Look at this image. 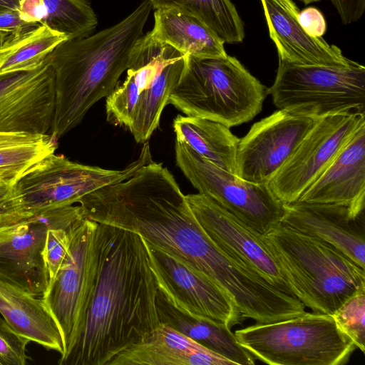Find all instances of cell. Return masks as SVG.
Instances as JSON below:
<instances>
[{"label":"cell","instance_id":"6da1fadb","mask_svg":"<svg viewBox=\"0 0 365 365\" xmlns=\"http://www.w3.org/2000/svg\"><path fill=\"white\" fill-rule=\"evenodd\" d=\"M78 203L86 218L140 235L220 287L237 272L238 261L207 235L161 163L152 160L130 178L99 188Z\"/></svg>","mask_w":365,"mask_h":365},{"label":"cell","instance_id":"7a4b0ae2","mask_svg":"<svg viewBox=\"0 0 365 365\" xmlns=\"http://www.w3.org/2000/svg\"><path fill=\"white\" fill-rule=\"evenodd\" d=\"M98 269L80 334L60 365H107L160 324L145 240L98 223Z\"/></svg>","mask_w":365,"mask_h":365},{"label":"cell","instance_id":"3957f363","mask_svg":"<svg viewBox=\"0 0 365 365\" xmlns=\"http://www.w3.org/2000/svg\"><path fill=\"white\" fill-rule=\"evenodd\" d=\"M143 0L115 25L80 39L66 41L50 54L55 80L51 135L58 139L77 126L90 108L115 88L132 64L152 10Z\"/></svg>","mask_w":365,"mask_h":365},{"label":"cell","instance_id":"277c9868","mask_svg":"<svg viewBox=\"0 0 365 365\" xmlns=\"http://www.w3.org/2000/svg\"><path fill=\"white\" fill-rule=\"evenodd\" d=\"M263 238L294 297L313 312L332 314L365 289L364 269L333 246L282 223Z\"/></svg>","mask_w":365,"mask_h":365},{"label":"cell","instance_id":"5b68a950","mask_svg":"<svg viewBox=\"0 0 365 365\" xmlns=\"http://www.w3.org/2000/svg\"><path fill=\"white\" fill-rule=\"evenodd\" d=\"M267 95V88L234 56L199 59L186 55L168 103L185 115L231 128L252 120Z\"/></svg>","mask_w":365,"mask_h":365},{"label":"cell","instance_id":"8992f818","mask_svg":"<svg viewBox=\"0 0 365 365\" xmlns=\"http://www.w3.org/2000/svg\"><path fill=\"white\" fill-rule=\"evenodd\" d=\"M186 55L150 32L137 44L126 77L106 98L107 120L127 128L145 143L158 128L161 114L185 64Z\"/></svg>","mask_w":365,"mask_h":365},{"label":"cell","instance_id":"52a82bcc","mask_svg":"<svg viewBox=\"0 0 365 365\" xmlns=\"http://www.w3.org/2000/svg\"><path fill=\"white\" fill-rule=\"evenodd\" d=\"M235 334L255 359L271 365H344L356 348L332 314L313 312L257 322Z\"/></svg>","mask_w":365,"mask_h":365},{"label":"cell","instance_id":"ba28073f","mask_svg":"<svg viewBox=\"0 0 365 365\" xmlns=\"http://www.w3.org/2000/svg\"><path fill=\"white\" fill-rule=\"evenodd\" d=\"M278 109L322 118L365 113V67L295 65L279 61L273 84L267 88Z\"/></svg>","mask_w":365,"mask_h":365},{"label":"cell","instance_id":"9c48e42d","mask_svg":"<svg viewBox=\"0 0 365 365\" xmlns=\"http://www.w3.org/2000/svg\"><path fill=\"white\" fill-rule=\"evenodd\" d=\"M152 160L147 141L139 157L122 170L83 165L53 153L29 168L12 187L25 211L33 215L73 205L99 188L130 178Z\"/></svg>","mask_w":365,"mask_h":365},{"label":"cell","instance_id":"30bf717a","mask_svg":"<svg viewBox=\"0 0 365 365\" xmlns=\"http://www.w3.org/2000/svg\"><path fill=\"white\" fill-rule=\"evenodd\" d=\"M176 164L193 187L247 226L265 235L281 222L283 204L268 184L243 180L210 162L184 141L175 143Z\"/></svg>","mask_w":365,"mask_h":365},{"label":"cell","instance_id":"8fae6325","mask_svg":"<svg viewBox=\"0 0 365 365\" xmlns=\"http://www.w3.org/2000/svg\"><path fill=\"white\" fill-rule=\"evenodd\" d=\"M98 222L86 218L71 232L68 254L42 298L62 336L65 355L81 331L98 269Z\"/></svg>","mask_w":365,"mask_h":365},{"label":"cell","instance_id":"7c38bea8","mask_svg":"<svg viewBox=\"0 0 365 365\" xmlns=\"http://www.w3.org/2000/svg\"><path fill=\"white\" fill-rule=\"evenodd\" d=\"M84 219L81 207L71 205L36 213L0 231V279L42 299L48 284L43 259L48 229Z\"/></svg>","mask_w":365,"mask_h":365},{"label":"cell","instance_id":"4fadbf2b","mask_svg":"<svg viewBox=\"0 0 365 365\" xmlns=\"http://www.w3.org/2000/svg\"><path fill=\"white\" fill-rule=\"evenodd\" d=\"M364 125L361 113L320 118L269 182L272 193L282 204L297 201Z\"/></svg>","mask_w":365,"mask_h":365},{"label":"cell","instance_id":"5bb4252c","mask_svg":"<svg viewBox=\"0 0 365 365\" xmlns=\"http://www.w3.org/2000/svg\"><path fill=\"white\" fill-rule=\"evenodd\" d=\"M145 242L158 289L173 306L193 317L230 328L242 324L244 318L225 291L178 257Z\"/></svg>","mask_w":365,"mask_h":365},{"label":"cell","instance_id":"9a60e30c","mask_svg":"<svg viewBox=\"0 0 365 365\" xmlns=\"http://www.w3.org/2000/svg\"><path fill=\"white\" fill-rule=\"evenodd\" d=\"M319 118L279 109L254 123L239 139L235 175L252 182L268 184Z\"/></svg>","mask_w":365,"mask_h":365},{"label":"cell","instance_id":"2e32d148","mask_svg":"<svg viewBox=\"0 0 365 365\" xmlns=\"http://www.w3.org/2000/svg\"><path fill=\"white\" fill-rule=\"evenodd\" d=\"M185 197L198 222L217 245L272 286L294 297L263 235L247 226L204 194H188Z\"/></svg>","mask_w":365,"mask_h":365},{"label":"cell","instance_id":"e0dca14e","mask_svg":"<svg viewBox=\"0 0 365 365\" xmlns=\"http://www.w3.org/2000/svg\"><path fill=\"white\" fill-rule=\"evenodd\" d=\"M54 105L50 56L34 70L0 75V132L47 134Z\"/></svg>","mask_w":365,"mask_h":365},{"label":"cell","instance_id":"ac0fdd59","mask_svg":"<svg viewBox=\"0 0 365 365\" xmlns=\"http://www.w3.org/2000/svg\"><path fill=\"white\" fill-rule=\"evenodd\" d=\"M283 207L280 223L333 246L364 269V212L355 215L345 205L300 201Z\"/></svg>","mask_w":365,"mask_h":365},{"label":"cell","instance_id":"d6986e66","mask_svg":"<svg viewBox=\"0 0 365 365\" xmlns=\"http://www.w3.org/2000/svg\"><path fill=\"white\" fill-rule=\"evenodd\" d=\"M279 61L295 65L347 67L356 62L336 46L304 31L298 21L299 9L292 0H260Z\"/></svg>","mask_w":365,"mask_h":365},{"label":"cell","instance_id":"ffe728a7","mask_svg":"<svg viewBox=\"0 0 365 365\" xmlns=\"http://www.w3.org/2000/svg\"><path fill=\"white\" fill-rule=\"evenodd\" d=\"M297 201L345 205L355 215L364 212L365 125Z\"/></svg>","mask_w":365,"mask_h":365},{"label":"cell","instance_id":"44dd1931","mask_svg":"<svg viewBox=\"0 0 365 365\" xmlns=\"http://www.w3.org/2000/svg\"><path fill=\"white\" fill-rule=\"evenodd\" d=\"M165 323L124 349L107 365H234Z\"/></svg>","mask_w":365,"mask_h":365},{"label":"cell","instance_id":"7402d4cb","mask_svg":"<svg viewBox=\"0 0 365 365\" xmlns=\"http://www.w3.org/2000/svg\"><path fill=\"white\" fill-rule=\"evenodd\" d=\"M0 314L20 335L62 355L60 329L43 299L0 279Z\"/></svg>","mask_w":365,"mask_h":365},{"label":"cell","instance_id":"603a6c76","mask_svg":"<svg viewBox=\"0 0 365 365\" xmlns=\"http://www.w3.org/2000/svg\"><path fill=\"white\" fill-rule=\"evenodd\" d=\"M153 16L152 36L183 55L199 59L227 56L225 43L199 19L173 9H156Z\"/></svg>","mask_w":365,"mask_h":365},{"label":"cell","instance_id":"cb8c5ba5","mask_svg":"<svg viewBox=\"0 0 365 365\" xmlns=\"http://www.w3.org/2000/svg\"><path fill=\"white\" fill-rule=\"evenodd\" d=\"M157 310L160 323L231 360L235 364L253 365L255 357L239 343L227 324L193 317L176 309L158 289Z\"/></svg>","mask_w":365,"mask_h":365},{"label":"cell","instance_id":"d4e9b609","mask_svg":"<svg viewBox=\"0 0 365 365\" xmlns=\"http://www.w3.org/2000/svg\"><path fill=\"white\" fill-rule=\"evenodd\" d=\"M176 138L217 166L235 175L239 138L230 128L195 116L178 115L173 120Z\"/></svg>","mask_w":365,"mask_h":365},{"label":"cell","instance_id":"484cf974","mask_svg":"<svg viewBox=\"0 0 365 365\" xmlns=\"http://www.w3.org/2000/svg\"><path fill=\"white\" fill-rule=\"evenodd\" d=\"M57 140L51 134L0 132V182L13 186L32 165L55 153Z\"/></svg>","mask_w":365,"mask_h":365},{"label":"cell","instance_id":"4316f807","mask_svg":"<svg viewBox=\"0 0 365 365\" xmlns=\"http://www.w3.org/2000/svg\"><path fill=\"white\" fill-rule=\"evenodd\" d=\"M154 10L173 9L202 21L224 43L245 38L244 23L231 0H149Z\"/></svg>","mask_w":365,"mask_h":365},{"label":"cell","instance_id":"83f0119b","mask_svg":"<svg viewBox=\"0 0 365 365\" xmlns=\"http://www.w3.org/2000/svg\"><path fill=\"white\" fill-rule=\"evenodd\" d=\"M66 41L65 36L40 24L15 41L0 46V75L37 68Z\"/></svg>","mask_w":365,"mask_h":365},{"label":"cell","instance_id":"f1b7e54d","mask_svg":"<svg viewBox=\"0 0 365 365\" xmlns=\"http://www.w3.org/2000/svg\"><path fill=\"white\" fill-rule=\"evenodd\" d=\"M46 16L41 24L58 32L67 41L91 35L98 19L86 0H43Z\"/></svg>","mask_w":365,"mask_h":365},{"label":"cell","instance_id":"f546056e","mask_svg":"<svg viewBox=\"0 0 365 365\" xmlns=\"http://www.w3.org/2000/svg\"><path fill=\"white\" fill-rule=\"evenodd\" d=\"M337 325L365 352V289L346 300L333 314Z\"/></svg>","mask_w":365,"mask_h":365},{"label":"cell","instance_id":"4dcf8cb0","mask_svg":"<svg viewBox=\"0 0 365 365\" xmlns=\"http://www.w3.org/2000/svg\"><path fill=\"white\" fill-rule=\"evenodd\" d=\"M81 222L71 226L54 225L48 229L43 259L48 274V284L54 279L68 254L73 229Z\"/></svg>","mask_w":365,"mask_h":365},{"label":"cell","instance_id":"1f68e13d","mask_svg":"<svg viewBox=\"0 0 365 365\" xmlns=\"http://www.w3.org/2000/svg\"><path fill=\"white\" fill-rule=\"evenodd\" d=\"M30 341L16 332L0 317V364L25 365L28 359L26 346Z\"/></svg>","mask_w":365,"mask_h":365},{"label":"cell","instance_id":"d6a6232c","mask_svg":"<svg viewBox=\"0 0 365 365\" xmlns=\"http://www.w3.org/2000/svg\"><path fill=\"white\" fill-rule=\"evenodd\" d=\"M31 216L22 207L12 186L0 184V231Z\"/></svg>","mask_w":365,"mask_h":365},{"label":"cell","instance_id":"836d02e7","mask_svg":"<svg viewBox=\"0 0 365 365\" xmlns=\"http://www.w3.org/2000/svg\"><path fill=\"white\" fill-rule=\"evenodd\" d=\"M39 24L24 21L18 11H0V46L15 41Z\"/></svg>","mask_w":365,"mask_h":365},{"label":"cell","instance_id":"e575fe53","mask_svg":"<svg viewBox=\"0 0 365 365\" xmlns=\"http://www.w3.org/2000/svg\"><path fill=\"white\" fill-rule=\"evenodd\" d=\"M300 26L309 36L322 37L327 31V22L322 13L313 6L300 11L298 15Z\"/></svg>","mask_w":365,"mask_h":365},{"label":"cell","instance_id":"d590c367","mask_svg":"<svg viewBox=\"0 0 365 365\" xmlns=\"http://www.w3.org/2000/svg\"><path fill=\"white\" fill-rule=\"evenodd\" d=\"M343 24H350L361 18L365 11V0H330Z\"/></svg>","mask_w":365,"mask_h":365},{"label":"cell","instance_id":"8d00e7d4","mask_svg":"<svg viewBox=\"0 0 365 365\" xmlns=\"http://www.w3.org/2000/svg\"><path fill=\"white\" fill-rule=\"evenodd\" d=\"M19 13L21 19L26 22L41 24L46 16L43 0H21Z\"/></svg>","mask_w":365,"mask_h":365},{"label":"cell","instance_id":"74e56055","mask_svg":"<svg viewBox=\"0 0 365 365\" xmlns=\"http://www.w3.org/2000/svg\"><path fill=\"white\" fill-rule=\"evenodd\" d=\"M21 0H0V11L14 10L19 11Z\"/></svg>","mask_w":365,"mask_h":365},{"label":"cell","instance_id":"f35d334b","mask_svg":"<svg viewBox=\"0 0 365 365\" xmlns=\"http://www.w3.org/2000/svg\"><path fill=\"white\" fill-rule=\"evenodd\" d=\"M299 1L303 2L304 4L307 6V5H308V4H311V3L317 2V1H319L320 0H299Z\"/></svg>","mask_w":365,"mask_h":365},{"label":"cell","instance_id":"ab89813d","mask_svg":"<svg viewBox=\"0 0 365 365\" xmlns=\"http://www.w3.org/2000/svg\"><path fill=\"white\" fill-rule=\"evenodd\" d=\"M0 184H2V183L0 182Z\"/></svg>","mask_w":365,"mask_h":365}]
</instances>
